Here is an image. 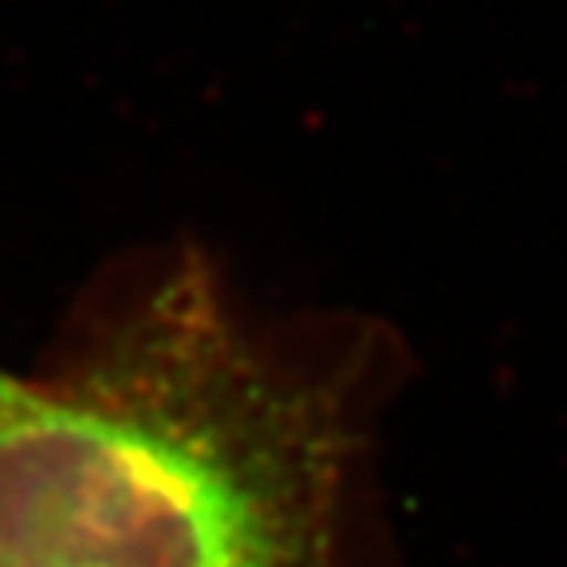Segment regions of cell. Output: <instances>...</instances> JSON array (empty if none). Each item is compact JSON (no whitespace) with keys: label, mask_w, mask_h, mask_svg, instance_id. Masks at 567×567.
Listing matches in <instances>:
<instances>
[{"label":"cell","mask_w":567,"mask_h":567,"mask_svg":"<svg viewBox=\"0 0 567 567\" xmlns=\"http://www.w3.org/2000/svg\"><path fill=\"white\" fill-rule=\"evenodd\" d=\"M347 473L343 406L182 276L0 422V567H336Z\"/></svg>","instance_id":"obj_1"},{"label":"cell","mask_w":567,"mask_h":567,"mask_svg":"<svg viewBox=\"0 0 567 567\" xmlns=\"http://www.w3.org/2000/svg\"><path fill=\"white\" fill-rule=\"evenodd\" d=\"M35 399H40V390L24 386L20 379H12V374L0 371V422L24 414L28 406H35Z\"/></svg>","instance_id":"obj_2"}]
</instances>
